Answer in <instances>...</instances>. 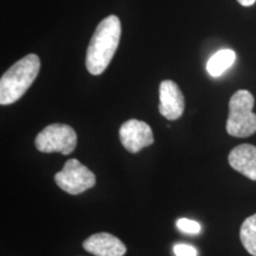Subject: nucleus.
Instances as JSON below:
<instances>
[{"instance_id":"obj_11","label":"nucleus","mask_w":256,"mask_h":256,"mask_svg":"<svg viewBox=\"0 0 256 256\" xmlns=\"http://www.w3.org/2000/svg\"><path fill=\"white\" fill-rule=\"evenodd\" d=\"M240 238H241L246 250L250 255L256 256V214L248 217L242 223L241 230H240Z\"/></svg>"},{"instance_id":"obj_10","label":"nucleus","mask_w":256,"mask_h":256,"mask_svg":"<svg viewBox=\"0 0 256 256\" xmlns=\"http://www.w3.org/2000/svg\"><path fill=\"white\" fill-rule=\"evenodd\" d=\"M236 54L232 49L218 50L210 57L206 63V70L212 78H218L223 75L230 66L235 63Z\"/></svg>"},{"instance_id":"obj_2","label":"nucleus","mask_w":256,"mask_h":256,"mask_svg":"<svg viewBox=\"0 0 256 256\" xmlns=\"http://www.w3.org/2000/svg\"><path fill=\"white\" fill-rule=\"evenodd\" d=\"M40 60L34 54L16 62L0 78V104H14L23 96L38 76Z\"/></svg>"},{"instance_id":"obj_5","label":"nucleus","mask_w":256,"mask_h":256,"mask_svg":"<svg viewBox=\"0 0 256 256\" xmlns=\"http://www.w3.org/2000/svg\"><path fill=\"white\" fill-rule=\"evenodd\" d=\"M55 182L64 192L76 196L94 188L96 177L78 159H69L64 164V168L55 174Z\"/></svg>"},{"instance_id":"obj_13","label":"nucleus","mask_w":256,"mask_h":256,"mask_svg":"<svg viewBox=\"0 0 256 256\" xmlns=\"http://www.w3.org/2000/svg\"><path fill=\"white\" fill-rule=\"evenodd\" d=\"M174 252L176 256H197L196 248L192 246L184 244V243H179L174 247Z\"/></svg>"},{"instance_id":"obj_6","label":"nucleus","mask_w":256,"mask_h":256,"mask_svg":"<svg viewBox=\"0 0 256 256\" xmlns=\"http://www.w3.org/2000/svg\"><path fill=\"white\" fill-rule=\"evenodd\" d=\"M119 138L122 146L130 153H138L154 142L150 124L136 119H130L121 124Z\"/></svg>"},{"instance_id":"obj_9","label":"nucleus","mask_w":256,"mask_h":256,"mask_svg":"<svg viewBox=\"0 0 256 256\" xmlns=\"http://www.w3.org/2000/svg\"><path fill=\"white\" fill-rule=\"evenodd\" d=\"M229 164L235 171L246 177L256 180V146L242 144L229 153Z\"/></svg>"},{"instance_id":"obj_4","label":"nucleus","mask_w":256,"mask_h":256,"mask_svg":"<svg viewBox=\"0 0 256 256\" xmlns=\"http://www.w3.org/2000/svg\"><path fill=\"white\" fill-rule=\"evenodd\" d=\"M78 145V134L69 124H52L40 130L34 140V146L43 153H60L68 156Z\"/></svg>"},{"instance_id":"obj_14","label":"nucleus","mask_w":256,"mask_h":256,"mask_svg":"<svg viewBox=\"0 0 256 256\" xmlns=\"http://www.w3.org/2000/svg\"><path fill=\"white\" fill-rule=\"evenodd\" d=\"M238 2L242 6H246V8H249V6H252L256 2V0H238Z\"/></svg>"},{"instance_id":"obj_7","label":"nucleus","mask_w":256,"mask_h":256,"mask_svg":"<svg viewBox=\"0 0 256 256\" xmlns=\"http://www.w3.org/2000/svg\"><path fill=\"white\" fill-rule=\"evenodd\" d=\"M184 95L178 84L165 80L159 86V113L168 120H177L184 113Z\"/></svg>"},{"instance_id":"obj_1","label":"nucleus","mask_w":256,"mask_h":256,"mask_svg":"<svg viewBox=\"0 0 256 256\" xmlns=\"http://www.w3.org/2000/svg\"><path fill=\"white\" fill-rule=\"evenodd\" d=\"M121 37V23L116 16H108L98 25L88 46L86 66L98 76L107 69L116 52Z\"/></svg>"},{"instance_id":"obj_12","label":"nucleus","mask_w":256,"mask_h":256,"mask_svg":"<svg viewBox=\"0 0 256 256\" xmlns=\"http://www.w3.org/2000/svg\"><path fill=\"white\" fill-rule=\"evenodd\" d=\"M177 228L180 232H186V234H198L200 232V224L196 222V220H192L188 218H179L177 220Z\"/></svg>"},{"instance_id":"obj_8","label":"nucleus","mask_w":256,"mask_h":256,"mask_svg":"<svg viewBox=\"0 0 256 256\" xmlns=\"http://www.w3.org/2000/svg\"><path fill=\"white\" fill-rule=\"evenodd\" d=\"M83 248L95 256H124L127 252L121 240L110 232L94 234L83 242Z\"/></svg>"},{"instance_id":"obj_3","label":"nucleus","mask_w":256,"mask_h":256,"mask_svg":"<svg viewBox=\"0 0 256 256\" xmlns=\"http://www.w3.org/2000/svg\"><path fill=\"white\" fill-rule=\"evenodd\" d=\"M255 98L250 92L241 89L230 98L226 132L235 138H247L256 133Z\"/></svg>"}]
</instances>
